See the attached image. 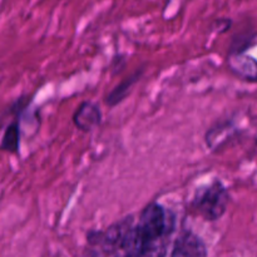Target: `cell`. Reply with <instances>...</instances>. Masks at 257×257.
<instances>
[{"label": "cell", "mask_w": 257, "mask_h": 257, "mask_svg": "<svg viewBox=\"0 0 257 257\" xmlns=\"http://www.w3.org/2000/svg\"><path fill=\"white\" fill-rule=\"evenodd\" d=\"M176 227V217L172 211L161 203L150 202L141 211L136 223V238L138 248L143 243L171 241Z\"/></svg>", "instance_id": "cell-1"}, {"label": "cell", "mask_w": 257, "mask_h": 257, "mask_svg": "<svg viewBox=\"0 0 257 257\" xmlns=\"http://www.w3.org/2000/svg\"><path fill=\"white\" fill-rule=\"evenodd\" d=\"M230 193L218 178L197 188L191 201V210L207 222L221 220L227 212Z\"/></svg>", "instance_id": "cell-2"}, {"label": "cell", "mask_w": 257, "mask_h": 257, "mask_svg": "<svg viewBox=\"0 0 257 257\" xmlns=\"http://www.w3.org/2000/svg\"><path fill=\"white\" fill-rule=\"evenodd\" d=\"M171 257H207V247L200 236L183 228L173 242Z\"/></svg>", "instance_id": "cell-3"}, {"label": "cell", "mask_w": 257, "mask_h": 257, "mask_svg": "<svg viewBox=\"0 0 257 257\" xmlns=\"http://www.w3.org/2000/svg\"><path fill=\"white\" fill-rule=\"evenodd\" d=\"M103 120V113L99 105L90 100H84L78 105L73 114V123L83 133H90L97 130Z\"/></svg>", "instance_id": "cell-4"}, {"label": "cell", "mask_w": 257, "mask_h": 257, "mask_svg": "<svg viewBox=\"0 0 257 257\" xmlns=\"http://www.w3.org/2000/svg\"><path fill=\"white\" fill-rule=\"evenodd\" d=\"M228 67L236 77L248 82H257V62L245 53L230 54Z\"/></svg>", "instance_id": "cell-5"}, {"label": "cell", "mask_w": 257, "mask_h": 257, "mask_svg": "<svg viewBox=\"0 0 257 257\" xmlns=\"http://www.w3.org/2000/svg\"><path fill=\"white\" fill-rule=\"evenodd\" d=\"M143 74V68H141L140 70H136L133 74H131L130 77H127L125 79H123L122 82H119V84L115 85L112 90L107 94L105 97V104L108 107L113 108L115 105H118L119 103H122L125 98L128 97V94L131 93L132 88L137 84L138 80L141 79Z\"/></svg>", "instance_id": "cell-6"}, {"label": "cell", "mask_w": 257, "mask_h": 257, "mask_svg": "<svg viewBox=\"0 0 257 257\" xmlns=\"http://www.w3.org/2000/svg\"><path fill=\"white\" fill-rule=\"evenodd\" d=\"M19 145H20V127L19 122L14 120L10 123L5 130L4 136H3L2 143H0V150L8 153H15L19 152Z\"/></svg>", "instance_id": "cell-7"}]
</instances>
